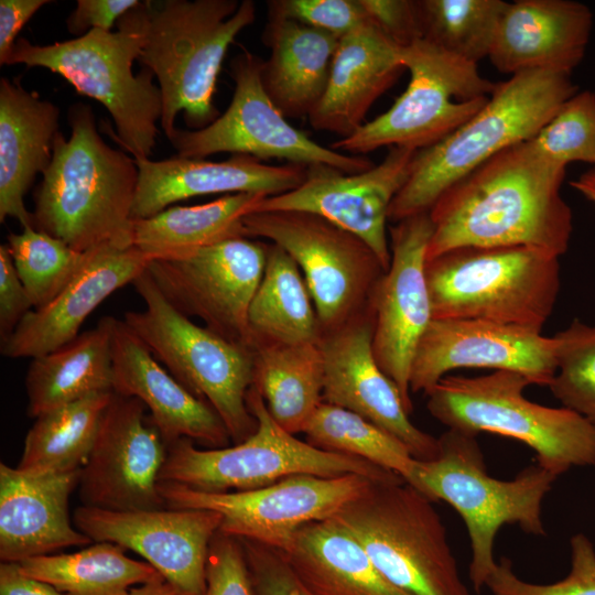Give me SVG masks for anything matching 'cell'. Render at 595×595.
Here are the masks:
<instances>
[{
	"instance_id": "cell-1",
	"label": "cell",
	"mask_w": 595,
	"mask_h": 595,
	"mask_svg": "<svg viewBox=\"0 0 595 595\" xmlns=\"http://www.w3.org/2000/svg\"><path fill=\"white\" fill-rule=\"evenodd\" d=\"M566 166L531 140L513 144L447 188L429 214L426 261L459 247L526 246L564 255L573 214L561 195Z\"/></svg>"
},
{
	"instance_id": "cell-2",
	"label": "cell",
	"mask_w": 595,
	"mask_h": 595,
	"mask_svg": "<svg viewBox=\"0 0 595 595\" xmlns=\"http://www.w3.org/2000/svg\"><path fill=\"white\" fill-rule=\"evenodd\" d=\"M68 119L71 136L57 133L51 164L34 193L33 227L80 252L107 245L129 248L136 160L105 142L88 105H73Z\"/></svg>"
},
{
	"instance_id": "cell-3",
	"label": "cell",
	"mask_w": 595,
	"mask_h": 595,
	"mask_svg": "<svg viewBox=\"0 0 595 595\" xmlns=\"http://www.w3.org/2000/svg\"><path fill=\"white\" fill-rule=\"evenodd\" d=\"M578 91L570 74L527 71L495 84L484 107L437 143L419 150L388 219L429 213L454 183L498 152L531 140Z\"/></svg>"
},
{
	"instance_id": "cell-4",
	"label": "cell",
	"mask_w": 595,
	"mask_h": 595,
	"mask_svg": "<svg viewBox=\"0 0 595 595\" xmlns=\"http://www.w3.org/2000/svg\"><path fill=\"white\" fill-rule=\"evenodd\" d=\"M144 43L139 57L161 91V128L167 138L183 112L190 130L212 123L217 77L229 45L256 19L251 0L143 1Z\"/></svg>"
},
{
	"instance_id": "cell-5",
	"label": "cell",
	"mask_w": 595,
	"mask_h": 595,
	"mask_svg": "<svg viewBox=\"0 0 595 595\" xmlns=\"http://www.w3.org/2000/svg\"><path fill=\"white\" fill-rule=\"evenodd\" d=\"M477 436L448 430L439 437V453L429 461L415 459L405 482L431 501L455 509L466 527L472 560L469 578L479 592L497 566L495 540L505 524L526 533L547 534L542 502L558 476L536 459L512 479H497L487 472Z\"/></svg>"
},
{
	"instance_id": "cell-6",
	"label": "cell",
	"mask_w": 595,
	"mask_h": 595,
	"mask_svg": "<svg viewBox=\"0 0 595 595\" xmlns=\"http://www.w3.org/2000/svg\"><path fill=\"white\" fill-rule=\"evenodd\" d=\"M143 1L125 13L116 32L90 30L73 40L47 45L17 40L8 64L43 67L65 78L80 95L100 102L110 113L112 138L133 158H150L156 143L162 99L153 72L134 75L144 43Z\"/></svg>"
},
{
	"instance_id": "cell-7",
	"label": "cell",
	"mask_w": 595,
	"mask_h": 595,
	"mask_svg": "<svg viewBox=\"0 0 595 595\" xmlns=\"http://www.w3.org/2000/svg\"><path fill=\"white\" fill-rule=\"evenodd\" d=\"M531 382L513 371L478 377L446 376L428 393L430 414L448 430L477 436L494 433L519 441L558 477L573 467L595 466V428L566 409L530 401Z\"/></svg>"
},
{
	"instance_id": "cell-8",
	"label": "cell",
	"mask_w": 595,
	"mask_h": 595,
	"mask_svg": "<svg viewBox=\"0 0 595 595\" xmlns=\"http://www.w3.org/2000/svg\"><path fill=\"white\" fill-rule=\"evenodd\" d=\"M433 318L541 332L560 291L559 257L526 246L459 247L425 266Z\"/></svg>"
},
{
	"instance_id": "cell-9",
	"label": "cell",
	"mask_w": 595,
	"mask_h": 595,
	"mask_svg": "<svg viewBox=\"0 0 595 595\" xmlns=\"http://www.w3.org/2000/svg\"><path fill=\"white\" fill-rule=\"evenodd\" d=\"M409 595H470L433 501L404 482H372L333 517Z\"/></svg>"
},
{
	"instance_id": "cell-10",
	"label": "cell",
	"mask_w": 595,
	"mask_h": 595,
	"mask_svg": "<svg viewBox=\"0 0 595 595\" xmlns=\"http://www.w3.org/2000/svg\"><path fill=\"white\" fill-rule=\"evenodd\" d=\"M132 285L144 309L126 312L127 326L174 378L216 411L235 444L248 439L257 429L247 405L253 349L193 323L166 301L148 270Z\"/></svg>"
},
{
	"instance_id": "cell-11",
	"label": "cell",
	"mask_w": 595,
	"mask_h": 595,
	"mask_svg": "<svg viewBox=\"0 0 595 595\" xmlns=\"http://www.w3.org/2000/svg\"><path fill=\"white\" fill-rule=\"evenodd\" d=\"M247 405L256 431L231 447L197 448L182 437L167 445L159 482L181 484L206 493L252 490L294 475L338 477L357 474L376 482L398 480V474L363 458L317 448L281 428L263 398L251 386Z\"/></svg>"
},
{
	"instance_id": "cell-12",
	"label": "cell",
	"mask_w": 595,
	"mask_h": 595,
	"mask_svg": "<svg viewBox=\"0 0 595 595\" xmlns=\"http://www.w3.org/2000/svg\"><path fill=\"white\" fill-rule=\"evenodd\" d=\"M410 80L383 113L366 121L351 136L329 147L351 155H366L382 147L429 148L463 126L487 102L495 84L477 64L419 39L401 47Z\"/></svg>"
},
{
	"instance_id": "cell-13",
	"label": "cell",
	"mask_w": 595,
	"mask_h": 595,
	"mask_svg": "<svg viewBox=\"0 0 595 595\" xmlns=\"http://www.w3.org/2000/svg\"><path fill=\"white\" fill-rule=\"evenodd\" d=\"M247 237L279 246L299 266L311 293L322 334L365 311L385 268L354 234L312 213H251L242 219Z\"/></svg>"
},
{
	"instance_id": "cell-14",
	"label": "cell",
	"mask_w": 595,
	"mask_h": 595,
	"mask_svg": "<svg viewBox=\"0 0 595 595\" xmlns=\"http://www.w3.org/2000/svg\"><path fill=\"white\" fill-rule=\"evenodd\" d=\"M262 63L261 57L247 50L231 60L235 88L228 108L203 129L175 128L167 139L177 156L205 159L228 152L304 166L325 164L347 174L365 172L375 165L366 155L324 147L290 125L263 87Z\"/></svg>"
},
{
	"instance_id": "cell-15",
	"label": "cell",
	"mask_w": 595,
	"mask_h": 595,
	"mask_svg": "<svg viewBox=\"0 0 595 595\" xmlns=\"http://www.w3.org/2000/svg\"><path fill=\"white\" fill-rule=\"evenodd\" d=\"M372 482L357 474L294 475L252 490L206 493L169 482L158 489L166 507L217 511L220 532L281 551L299 528L332 518Z\"/></svg>"
},
{
	"instance_id": "cell-16",
	"label": "cell",
	"mask_w": 595,
	"mask_h": 595,
	"mask_svg": "<svg viewBox=\"0 0 595 595\" xmlns=\"http://www.w3.org/2000/svg\"><path fill=\"white\" fill-rule=\"evenodd\" d=\"M268 247L234 237L193 252L153 259L148 272L166 301L218 335L252 348L248 313L262 279Z\"/></svg>"
},
{
	"instance_id": "cell-17",
	"label": "cell",
	"mask_w": 595,
	"mask_h": 595,
	"mask_svg": "<svg viewBox=\"0 0 595 595\" xmlns=\"http://www.w3.org/2000/svg\"><path fill=\"white\" fill-rule=\"evenodd\" d=\"M145 410L139 399L112 392L80 470L83 506L111 511L166 507L158 483L167 446Z\"/></svg>"
},
{
	"instance_id": "cell-18",
	"label": "cell",
	"mask_w": 595,
	"mask_h": 595,
	"mask_svg": "<svg viewBox=\"0 0 595 595\" xmlns=\"http://www.w3.org/2000/svg\"><path fill=\"white\" fill-rule=\"evenodd\" d=\"M432 232L429 213L408 217L389 228L390 264L370 299L375 315V358L399 388L409 413L413 411L411 366L419 343L433 320L425 273Z\"/></svg>"
},
{
	"instance_id": "cell-19",
	"label": "cell",
	"mask_w": 595,
	"mask_h": 595,
	"mask_svg": "<svg viewBox=\"0 0 595 595\" xmlns=\"http://www.w3.org/2000/svg\"><path fill=\"white\" fill-rule=\"evenodd\" d=\"M416 150L391 147L371 169L347 174L325 164L306 167L294 190L264 197L257 212L316 214L365 241L387 270L391 260L387 221L390 206L408 181Z\"/></svg>"
},
{
	"instance_id": "cell-20",
	"label": "cell",
	"mask_w": 595,
	"mask_h": 595,
	"mask_svg": "<svg viewBox=\"0 0 595 595\" xmlns=\"http://www.w3.org/2000/svg\"><path fill=\"white\" fill-rule=\"evenodd\" d=\"M221 515L208 509L111 511L79 506L75 527L93 542H111L141 555L183 595H203L210 542Z\"/></svg>"
},
{
	"instance_id": "cell-21",
	"label": "cell",
	"mask_w": 595,
	"mask_h": 595,
	"mask_svg": "<svg viewBox=\"0 0 595 595\" xmlns=\"http://www.w3.org/2000/svg\"><path fill=\"white\" fill-rule=\"evenodd\" d=\"M462 368L507 370L549 387L556 370V342L531 328L468 318H433L416 348L411 393H428Z\"/></svg>"
},
{
	"instance_id": "cell-22",
	"label": "cell",
	"mask_w": 595,
	"mask_h": 595,
	"mask_svg": "<svg viewBox=\"0 0 595 595\" xmlns=\"http://www.w3.org/2000/svg\"><path fill=\"white\" fill-rule=\"evenodd\" d=\"M375 315L371 305L340 327L324 333L323 401L353 411L402 442L419 461L439 453V437L410 420L397 385L379 367L372 351Z\"/></svg>"
},
{
	"instance_id": "cell-23",
	"label": "cell",
	"mask_w": 595,
	"mask_h": 595,
	"mask_svg": "<svg viewBox=\"0 0 595 595\" xmlns=\"http://www.w3.org/2000/svg\"><path fill=\"white\" fill-rule=\"evenodd\" d=\"M112 391L137 398L145 405L149 422L160 432L166 446L182 437L206 448L229 444V433L216 411L174 378L123 320L116 317Z\"/></svg>"
},
{
	"instance_id": "cell-24",
	"label": "cell",
	"mask_w": 595,
	"mask_h": 595,
	"mask_svg": "<svg viewBox=\"0 0 595 595\" xmlns=\"http://www.w3.org/2000/svg\"><path fill=\"white\" fill-rule=\"evenodd\" d=\"M155 259L136 246H100L80 272L48 304L33 309L0 345L8 358H35L77 337L86 318L115 291L143 273Z\"/></svg>"
},
{
	"instance_id": "cell-25",
	"label": "cell",
	"mask_w": 595,
	"mask_h": 595,
	"mask_svg": "<svg viewBox=\"0 0 595 595\" xmlns=\"http://www.w3.org/2000/svg\"><path fill=\"white\" fill-rule=\"evenodd\" d=\"M80 470H24L0 464L1 562H21L93 543L68 512Z\"/></svg>"
},
{
	"instance_id": "cell-26",
	"label": "cell",
	"mask_w": 595,
	"mask_h": 595,
	"mask_svg": "<svg viewBox=\"0 0 595 595\" xmlns=\"http://www.w3.org/2000/svg\"><path fill=\"white\" fill-rule=\"evenodd\" d=\"M133 159L139 171L133 219L151 217L178 201L201 195H280L298 187L304 181L307 167L291 163L267 164L242 154H234L224 161L177 155L161 161Z\"/></svg>"
},
{
	"instance_id": "cell-27",
	"label": "cell",
	"mask_w": 595,
	"mask_h": 595,
	"mask_svg": "<svg viewBox=\"0 0 595 595\" xmlns=\"http://www.w3.org/2000/svg\"><path fill=\"white\" fill-rule=\"evenodd\" d=\"M593 28L587 6L572 0L508 2L489 61L501 73L570 74L584 58Z\"/></svg>"
},
{
	"instance_id": "cell-28",
	"label": "cell",
	"mask_w": 595,
	"mask_h": 595,
	"mask_svg": "<svg viewBox=\"0 0 595 595\" xmlns=\"http://www.w3.org/2000/svg\"><path fill=\"white\" fill-rule=\"evenodd\" d=\"M400 48L370 20L340 37L324 95L309 116L311 126L339 139L356 132L405 71Z\"/></svg>"
},
{
	"instance_id": "cell-29",
	"label": "cell",
	"mask_w": 595,
	"mask_h": 595,
	"mask_svg": "<svg viewBox=\"0 0 595 595\" xmlns=\"http://www.w3.org/2000/svg\"><path fill=\"white\" fill-rule=\"evenodd\" d=\"M60 109L26 90L18 79H0V221L33 226L24 196L53 158Z\"/></svg>"
},
{
	"instance_id": "cell-30",
	"label": "cell",
	"mask_w": 595,
	"mask_h": 595,
	"mask_svg": "<svg viewBox=\"0 0 595 595\" xmlns=\"http://www.w3.org/2000/svg\"><path fill=\"white\" fill-rule=\"evenodd\" d=\"M263 43V87L284 117H307L327 86L339 37L293 20L268 17Z\"/></svg>"
},
{
	"instance_id": "cell-31",
	"label": "cell",
	"mask_w": 595,
	"mask_h": 595,
	"mask_svg": "<svg viewBox=\"0 0 595 595\" xmlns=\"http://www.w3.org/2000/svg\"><path fill=\"white\" fill-rule=\"evenodd\" d=\"M280 552L316 595H409L383 577L359 541L333 518L302 526Z\"/></svg>"
},
{
	"instance_id": "cell-32",
	"label": "cell",
	"mask_w": 595,
	"mask_h": 595,
	"mask_svg": "<svg viewBox=\"0 0 595 595\" xmlns=\"http://www.w3.org/2000/svg\"><path fill=\"white\" fill-rule=\"evenodd\" d=\"M113 320L105 316L66 345L31 359L25 377L30 416L112 391Z\"/></svg>"
},
{
	"instance_id": "cell-33",
	"label": "cell",
	"mask_w": 595,
	"mask_h": 595,
	"mask_svg": "<svg viewBox=\"0 0 595 595\" xmlns=\"http://www.w3.org/2000/svg\"><path fill=\"white\" fill-rule=\"evenodd\" d=\"M253 383L274 421L291 434L302 433L323 402L324 358L320 343L258 342Z\"/></svg>"
},
{
	"instance_id": "cell-34",
	"label": "cell",
	"mask_w": 595,
	"mask_h": 595,
	"mask_svg": "<svg viewBox=\"0 0 595 595\" xmlns=\"http://www.w3.org/2000/svg\"><path fill=\"white\" fill-rule=\"evenodd\" d=\"M267 197L259 193L225 195L194 206H170L133 219V246L158 258L180 257L213 244L247 237L242 224Z\"/></svg>"
},
{
	"instance_id": "cell-35",
	"label": "cell",
	"mask_w": 595,
	"mask_h": 595,
	"mask_svg": "<svg viewBox=\"0 0 595 595\" xmlns=\"http://www.w3.org/2000/svg\"><path fill=\"white\" fill-rule=\"evenodd\" d=\"M248 321L253 344L321 339L322 329L305 279L293 258L277 245L268 247L264 272L251 301Z\"/></svg>"
},
{
	"instance_id": "cell-36",
	"label": "cell",
	"mask_w": 595,
	"mask_h": 595,
	"mask_svg": "<svg viewBox=\"0 0 595 595\" xmlns=\"http://www.w3.org/2000/svg\"><path fill=\"white\" fill-rule=\"evenodd\" d=\"M126 551L111 542H95L73 553L34 556L18 563L24 574L51 584L64 595H127L161 574Z\"/></svg>"
},
{
	"instance_id": "cell-37",
	"label": "cell",
	"mask_w": 595,
	"mask_h": 595,
	"mask_svg": "<svg viewBox=\"0 0 595 595\" xmlns=\"http://www.w3.org/2000/svg\"><path fill=\"white\" fill-rule=\"evenodd\" d=\"M112 392L94 393L35 418L18 467L42 472L82 469Z\"/></svg>"
},
{
	"instance_id": "cell-38",
	"label": "cell",
	"mask_w": 595,
	"mask_h": 595,
	"mask_svg": "<svg viewBox=\"0 0 595 595\" xmlns=\"http://www.w3.org/2000/svg\"><path fill=\"white\" fill-rule=\"evenodd\" d=\"M302 433L317 448L363 458L398 474L404 482L414 468L415 458L398 439L364 416L324 401Z\"/></svg>"
},
{
	"instance_id": "cell-39",
	"label": "cell",
	"mask_w": 595,
	"mask_h": 595,
	"mask_svg": "<svg viewBox=\"0 0 595 595\" xmlns=\"http://www.w3.org/2000/svg\"><path fill=\"white\" fill-rule=\"evenodd\" d=\"M422 39L468 62L488 57L504 0H418Z\"/></svg>"
},
{
	"instance_id": "cell-40",
	"label": "cell",
	"mask_w": 595,
	"mask_h": 595,
	"mask_svg": "<svg viewBox=\"0 0 595 595\" xmlns=\"http://www.w3.org/2000/svg\"><path fill=\"white\" fill-rule=\"evenodd\" d=\"M7 246L34 309L54 300L90 257L31 225L10 234Z\"/></svg>"
},
{
	"instance_id": "cell-41",
	"label": "cell",
	"mask_w": 595,
	"mask_h": 595,
	"mask_svg": "<svg viewBox=\"0 0 595 595\" xmlns=\"http://www.w3.org/2000/svg\"><path fill=\"white\" fill-rule=\"evenodd\" d=\"M553 337L556 370L549 389L563 408L595 428V325L575 318Z\"/></svg>"
},
{
	"instance_id": "cell-42",
	"label": "cell",
	"mask_w": 595,
	"mask_h": 595,
	"mask_svg": "<svg viewBox=\"0 0 595 595\" xmlns=\"http://www.w3.org/2000/svg\"><path fill=\"white\" fill-rule=\"evenodd\" d=\"M531 141L561 165L584 162L595 167V93L577 91L566 99Z\"/></svg>"
},
{
	"instance_id": "cell-43",
	"label": "cell",
	"mask_w": 595,
	"mask_h": 595,
	"mask_svg": "<svg viewBox=\"0 0 595 595\" xmlns=\"http://www.w3.org/2000/svg\"><path fill=\"white\" fill-rule=\"evenodd\" d=\"M569 574L551 584H533L519 578L508 559L497 563L486 582L493 595H595V548L584 533L570 539Z\"/></svg>"
},
{
	"instance_id": "cell-44",
	"label": "cell",
	"mask_w": 595,
	"mask_h": 595,
	"mask_svg": "<svg viewBox=\"0 0 595 595\" xmlns=\"http://www.w3.org/2000/svg\"><path fill=\"white\" fill-rule=\"evenodd\" d=\"M268 17L296 21L337 37L369 20L360 0H271Z\"/></svg>"
},
{
	"instance_id": "cell-45",
	"label": "cell",
	"mask_w": 595,
	"mask_h": 595,
	"mask_svg": "<svg viewBox=\"0 0 595 595\" xmlns=\"http://www.w3.org/2000/svg\"><path fill=\"white\" fill-rule=\"evenodd\" d=\"M203 595H255L242 543L218 531L213 538L206 562V588Z\"/></svg>"
},
{
	"instance_id": "cell-46",
	"label": "cell",
	"mask_w": 595,
	"mask_h": 595,
	"mask_svg": "<svg viewBox=\"0 0 595 595\" xmlns=\"http://www.w3.org/2000/svg\"><path fill=\"white\" fill-rule=\"evenodd\" d=\"M242 543L255 595H316L296 575L280 551L253 541Z\"/></svg>"
},
{
	"instance_id": "cell-47",
	"label": "cell",
	"mask_w": 595,
	"mask_h": 595,
	"mask_svg": "<svg viewBox=\"0 0 595 595\" xmlns=\"http://www.w3.org/2000/svg\"><path fill=\"white\" fill-rule=\"evenodd\" d=\"M369 20L396 45L422 39L418 0H360Z\"/></svg>"
},
{
	"instance_id": "cell-48",
	"label": "cell",
	"mask_w": 595,
	"mask_h": 595,
	"mask_svg": "<svg viewBox=\"0 0 595 595\" xmlns=\"http://www.w3.org/2000/svg\"><path fill=\"white\" fill-rule=\"evenodd\" d=\"M33 303L23 285L7 244L0 246V339L4 342L22 318L32 311Z\"/></svg>"
},
{
	"instance_id": "cell-49",
	"label": "cell",
	"mask_w": 595,
	"mask_h": 595,
	"mask_svg": "<svg viewBox=\"0 0 595 595\" xmlns=\"http://www.w3.org/2000/svg\"><path fill=\"white\" fill-rule=\"evenodd\" d=\"M139 3L138 0H77L66 20L67 30L77 37L90 30L110 32L125 13Z\"/></svg>"
},
{
	"instance_id": "cell-50",
	"label": "cell",
	"mask_w": 595,
	"mask_h": 595,
	"mask_svg": "<svg viewBox=\"0 0 595 595\" xmlns=\"http://www.w3.org/2000/svg\"><path fill=\"white\" fill-rule=\"evenodd\" d=\"M47 0H1L0 1V64H8L17 35L25 23Z\"/></svg>"
},
{
	"instance_id": "cell-51",
	"label": "cell",
	"mask_w": 595,
	"mask_h": 595,
	"mask_svg": "<svg viewBox=\"0 0 595 595\" xmlns=\"http://www.w3.org/2000/svg\"><path fill=\"white\" fill-rule=\"evenodd\" d=\"M0 595H64L51 584L24 574L18 562H1Z\"/></svg>"
},
{
	"instance_id": "cell-52",
	"label": "cell",
	"mask_w": 595,
	"mask_h": 595,
	"mask_svg": "<svg viewBox=\"0 0 595 595\" xmlns=\"http://www.w3.org/2000/svg\"><path fill=\"white\" fill-rule=\"evenodd\" d=\"M127 595H183L172 584L164 580L162 575L138 585L129 591Z\"/></svg>"
},
{
	"instance_id": "cell-53",
	"label": "cell",
	"mask_w": 595,
	"mask_h": 595,
	"mask_svg": "<svg viewBox=\"0 0 595 595\" xmlns=\"http://www.w3.org/2000/svg\"><path fill=\"white\" fill-rule=\"evenodd\" d=\"M571 186L595 205V167L582 173L571 182Z\"/></svg>"
}]
</instances>
